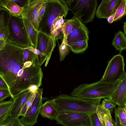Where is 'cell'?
<instances>
[{
	"label": "cell",
	"mask_w": 126,
	"mask_h": 126,
	"mask_svg": "<svg viewBox=\"0 0 126 126\" xmlns=\"http://www.w3.org/2000/svg\"><path fill=\"white\" fill-rule=\"evenodd\" d=\"M37 91L34 92L27 99L21 110L19 116H23L25 115L26 112L31 106L34 101L36 96Z\"/></svg>",
	"instance_id": "obj_27"
},
{
	"label": "cell",
	"mask_w": 126,
	"mask_h": 126,
	"mask_svg": "<svg viewBox=\"0 0 126 126\" xmlns=\"http://www.w3.org/2000/svg\"><path fill=\"white\" fill-rule=\"evenodd\" d=\"M62 25L58 27L51 34L50 36L55 38L56 41L60 39H61L63 37V34L62 29Z\"/></svg>",
	"instance_id": "obj_32"
},
{
	"label": "cell",
	"mask_w": 126,
	"mask_h": 126,
	"mask_svg": "<svg viewBox=\"0 0 126 126\" xmlns=\"http://www.w3.org/2000/svg\"><path fill=\"white\" fill-rule=\"evenodd\" d=\"M9 33V31L7 26L3 27L0 30V38H3L6 41Z\"/></svg>",
	"instance_id": "obj_36"
},
{
	"label": "cell",
	"mask_w": 126,
	"mask_h": 126,
	"mask_svg": "<svg viewBox=\"0 0 126 126\" xmlns=\"http://www.w3.org/2000/svg\"><path fill=\"white\" fill-rule=\"evenodd\" d=\"M112 45L117 50L122 52L126 48V35L121 31L115 33Z\"/></svg>",
	"instance_id": "obj_21"
},
{
	"label": "cell",
	"mask_w": 126,
	"mask_h": 126,
	"mask_svg": "<svg viewBox=\"0 0 126 126\" xmlns=\"http://www.w3.org/2000/svg\"><path fill=\"white\" fill-rule=\"evenodd\" d=\"M55 38L40 32H38L36 48L42 54V61H46V67L49 62L52 52L56 46Z\"/></svg>",
	"instance_id": "obj_10"
},
{
	"label": "cell",
	"mask_w": 126,
	"mask_h": 126,
	"mask_svg": "<svg viewBox=\"0 0 126 126\" xmlns=\"http://www.w3.org/2000/svg\"><path fill=\"white\" fill-rule=\"evenodd\" d=\"M11 95L8 90L0 89V101L9 97Z\"/></svg>",
	"instance_id": "obj_35"
},
{
	"label": "cell",
	"mask_w": 126,
	"mask_h": 126,
	"mask_svg": "<svg viewBox=\"0 0 126 126\" xmlns=\"http://www.w3.org/2000/svg\"><path fill=\"white\" fill-rule=\"evenodd\" d=\"M7 27L9 33L6 41V43L23 48L32 46L23 19L21 16L10 14Z\"/></svg>",
	"instance_id": "obj_5"
},
{
	"label": "cell",
	"mask_w": 126,
	"mask_h": 126,
	"mask_svg": "<svg viewBox=\"0 0 126 126\" xmlns=\"http://www.w3.org/2000/svg\"><path fill=\"white\" fill-rule=\"evenodd\" d=\"M126 22L125 21V22L124 23L123 28L124 29V33L126 35Z\"/></svg>",
	"instance_id": "obj_43"
},
{
	"label": "cell",
	"mask_w": 126,
	"mask_h": 126,
	"mask_svg": "<svg viewBox=\"0 0 126 126\" xmlns=\"http://www.w3.org/2000/svg\"><path fill=\"white\" fill-rule=\"evenodd\" d=\"M122 0H103L98 7L95 15L99 18L107 19L115 12Z\"/></svg>",
	"instance_id": "obj_14"
},
{
	"label": "cell",
	"mask_w": 126,
	"mask_h": 126,
	"mask_svg": "<svg viewBox=\"0 0 126 126\" xmlns=\"http://www.w3.org/2000/svg\"><path fill=\"white\" fill-rule=\"evenodd\" d=\"M55 120L57 123L63 126H91L90 117L83 113H59Z\"/></svg>",
	"instance_id": "obj_8"
},
{
	"label": "cell",
	"mask_w": 126,
	"mask_h": 126,
	"mask_svg": "<svg viewBox=\"0 0 126 126\" xmlns=\"http://www.w3.org/2000/svg\"><path fill=\"white\" fill-rule=\"evenodd\" d=\"M126 73L122 76L118 83L108 98L118 106L126 104Z\"/></svg>",
	"instance_id": "obj_13"
},
{
	"label": "cell",
	"mask_w": 126,
	"mask_h": 126,
	"mask_svg": "<svg viewBox=\"0 0 126 126\" xmlns=\"http://www.w3.org/2000/svg\"><path fill=\"white\" fill-rule=\"evenodd\" d=\"M73 27L67 37L68 44L79 40H89V32L87 28L76 16L74 15Z\"/></svg>",
	"instance_id": "obj_12"
},
{
	"label": "cell",
	"mask_w": 126,
	"mask_h": 126,
	"mask_svg": "<svg viewBox=\"0 0 126 126\" xmlns=\"http://www.w3.org/2000/svg\"><path fill=\"white\" fill-rule=\"evenodd\" d=\"M44 0H29L27 6L24 8L20 16L29 19L37 30L40 10Z\"/></svg>",
	"instance_id": "obj_11"
},
{
	"label": "cell",
	"mask_w": 126,
	"mask_h": 126,
	"mask_svg": "<svg viewBox=\"0 0 126 126\" xmlns=\"http://www.w3.org/2000/svg\"><path fill=\"white\" fill-rule=\"evenodd\" d=\"M69 10L82 23L92 22L95 13L97 0H64Z\"/></svg>",
	"instance_id": "obj_6"
},
{
	"label": "cell",
	"mask_w": 126,
	"mask_h": 126,
	"mask_svg": "<svg viewBox=\"0 0 126 126\" xmlns=\"http://www.w3.org/2000/svg\"><path fill=\"white\" fill-rule=\"evenodd\" d=\"M47 1L45 12L38 23L37 30L50 36L54 20L59 16L65 18L69 10L64 0H47Z\"/></svg>",
	"instance_id": "obj_4"
},
{
	"label": "cell",
	"mask_w": 126,
	"mask_h": 126,
	"mask_svg": "<svg viewBox=\"0 0 126 126\" xmlns=\"http://www.w3.org/2000/svg\"><path fill=\"white\" fill-rule=\"evenodd\" d=\"M47 4V0H44L40 10L39 12L38 17V23L40 20L44 15Z\"/></svg>",
	"instance_id": "obj_38"
},
{
	"label": "cell",
	"mask_w": 126,
	"mask_h": 126,
	"mask_svg": "<svg viewBox=\"0 0 126 126\" xmlns=\"http://www.w3.org/2000/svg\"><path fill=\"white\" fill-rule=\"evenodd\" d=\"M0 89L8 90L7 85L1 77H0Z\"/></svg>",
	"instance_id": "obj_39"
},
{
	"label": "cell",
	"mask_w": 126,
	"mask_h": 126,
	"mask_svg": "<svg viewBox=\"0 0 126 126\" xmlns=\"http://www.w3.org/2000/svg\"><path fill=\"white\" fill-rule=\"evenodd\" d=\"M43 90L42 89L39 88L37 90L36 96L32 105L25 115L20 119L22 123L26 126H33L37 122L38 117L42 104Z\"/></svg>",
	"instance_id": "obj_9"
},
{
	"label": "cell",
	"mask_w": 126,
	"mask_h": 126,
	"mask_svg": "<svg viewBox=\"0 0 126 126\" xmlns=\"http://www.w3.org/2000/svg\"><path fill=\"white\" fill-rule=\"evenodd\" d=\"M22 17L23 19L32 46L36 48L38 32L34 28L29 19L26 18Z\"/></svg>",
	"instance_id": "obj_19"
},
{
	"label": "cell",
	"mask_w": 126,
	"mask_h": 126,
	"mask_svg": "<svg viewBox=\"0 0 126 126\" xmlns=\"http://www.w3.org/2000/svg\"><path fill=\"white\" fill-rule=\"evenodd\" d=\"M88 40H79L68 44L70 49L75 54L82 53L84 52L88 47Z\"/></svg>",
	"instance_id": "obj_22"
},
{
	"label": "cell",
	"mask_w": 126,
	"mask_h": 126,
	"mask_svg": "<svg viewBox=\"0 0 126 126\" xmlns=\"http://www.w3.org/2000/svg\"><path fill=\"white\" fill-rule=\"evenodd\" d=\"M59 113L51 100H49L42 104L40 114L42 117L53 120L55 119Z\"/></svg>",
	"instance_id": "obj_16"
},
{
	"label": "cell",
	"mask_w": 126,
	"mask_h": 126,
	"mask_svg": "<svg viewBox=\"0 0 126 126\" xmlns=\"http://www.w3.org/2000/svg\"><path fill=\"white\" fill-rule=\"evenodd\" d=\"M36 57L37 55L25 48H24L23 59L24 62L30 61L33 64L37 63Z\"/></svg>",
	"instance_id": "obj_29"
},
{
	"label": "cell",
	"mask_w": 126,
	"mask_h": 126,
	"mask_svg": "<svg viewBox=\"0 0 126 126\" xmlns=\"http://www.w3.org/2000/svg\"><path fill=\"white\" fill-rule=\"evenodd\" d=\"M114 126H126V106H118L114 108Z\"/></svg>",
	"instance_id": "obj_17"
},
{
	"label": "cell",
	"mask_w": 126,
	"mask_h": 126,
	"mask_svg": "<svg viewBox=\"0 0 126 126\" xmlns=\"http://www.w3.org/2000/svg\"><path fill=\"white\" fill-rule=\"evenodd\" d=\"M90 118L91 126H102L96 113L93 114Z\"/></svg>",
	"instance_id": "obj_34"
},
{
	"label": "cell",
	"mask_w": 126,
	"mask_h": 126,
	"mask_svg": "<svg viewBox=\"0 0 126 126\" xmlns=\"http://www.w3.org/2000/svg\"><path fill=\"white\" fill-rule=\"evenodd\" d=\"M2 8L6 9L13 15L19 16L24 9L21 8L12 0H2Z\"/></svg>",
	"instance_id": "obj_20"
},
{
	"label": "cell",
	"mask_w": 126,
	"mask_h": 126,
	"mask_svg": "<svg viewBox=\"0 0 126 126\" xmlns=\"http://www.w3.org/2000/svg\"><path fill=\"white\" fill-rule=\"evenodd\" d=\"M20 7L24 9L28 4L29 0H12Z\"/></svg>",
	"instance_id": "obj_37"
},
{
	"label": "cell",
	"mask_w": 126,
	"mask_h": 126,
	"mask_svg": "<svg viewBox=\"0 0 126 126\" xmlns=\"http://www.w3.org/2000/svg\"><path fill=\"white\" fill-rule=\"evenodd\" d=\"M10 16V14L6 9L0 7V30L7 26Z\"/></svg>",
	"instance_id": "obj_24"
},
{
	"label": "cell",
	"mask_w": 126,
	"mask_h": 126,
	"mask_svg": "<svg viewBox=\"0 0 126 126\" xmlns=\"http://www.w3.org/2000/svg\"><path fill=\"white\" fill-rule=\"evenodd\" d=\"M13 103L11 98L8 100L0 102V125H2L10 117V112Z\"/></svg>",
	"instance_id": "obj_18"
},
{
	"label": "cell",
	"mask_w": 126,
	"mask_h": 126,
	"mask_svg": "<svg viewBox=\"0 0 126 126\" xmlns=\"http://www.w3.org/2000/svg\"><path fill=\"white\" fill-rule=\"evenodd\" d=\"M33 92L29 89L19 94L12 99L13 103L10 112V116L19 117L22 108Z\"/></svg>",
	"instance_id": "obj_15"
},
{
	"label": "cell",
	"mask_w": 126,
	"mask_h": 126,
	"mask_svg": "<svg viewBox=\"0 0 126 126\" xmlns=\"http://www.w3.org/2000/svg\"><path fill=\"white\" fill-rule=\"evenodd\" d=\"M24 48L8 43L0 50V75L12 99L23 92L18 74L24 68Z\"/></svg>",
	"instance_id": "obj_1"
},
{
	"label": "cell",
	"mask_w": 126,
	"mask_h": 126,
	"mask_svg": "<svg viewBox=\"0 0 126 126\" xmlns=\"http://www.w3.org/2000/svg\"><path fill=\"white\" fill-rule=\"evenodd\" d=\"M119 81L107 83L100 80L91 83L81 84L73 89L70 95L87 100L108 98Z\"/></svg>",
	"instance_id": "obj_3"
},
{
	"label": "cell",
	"mask_w": 126,
	"mask_h": 126,
	"mask_svg": "<svg viewBox=\"0 0 126 126\" xmlns=\"http://www.w3.org/2000/svg\"><path fill=\"white\" fill-rule=\"evenodd\" d=\"M19 117L10 116L1 126H23Z\"/></svg>",
	"instance_id": "obj_28"
},
{
	"label": "cell",
	"mask_w": 126,
	"mask_h": 126,
	"mask_svg": "<svg viewBox=\"0 0 126 126\" xmlns=\"http://www.w3.org/2000/svg\"><path fill=\"white\" fill-rule=\"evenodd\" d=\"M126 14V0H122L115 12L114 22L120 19Z\"/></svg>",
	"instance_id": "obj_26"
},
{
	"label": "cell",
	"mask_w": 126,
	"mask_h": 126,
	"mask_svg": "<svg viewBox=\"0 0 126 126\" xmlns=\"http://www.w3.org/2000/svg\"><path fill=\"white\" fill-rule=\"evenodd\" d=\"M125 66L123 56L121 54L114 56L109 62L104 75L100 81L107 83L119 81L123 76L126 73Z\"/></svg>",
	"instance_id": "obj_7"
},
{
	"label": "cell",
	"mask_w": 126,
	"mask_h": 126,
	"mask_svg": "<svg viewBox=\"0 0 126 126\" xmlns=\"http://www.w3.org/2000/svg\"><path fill=\"white\" fill-rule=\"evenodd\" d=\"M70 47L68 44L67 38L63 37L62 42L59 47L60 60H63L68 55L70 50Z\"/></svg>",
	"instance_id": "obj_23"
},
{
	"label": "cell",
	"mask_w": 126,
	"mask_h": 126,
	"mask_svg": "<svg viewBox=\"0 0 126 126\" xmlns=\"http://www.w3.org/2000/svg\"><path fill=\"white\" fill-rule=\"evenodd\" d=\"M1 125H0V126H1Z\"/></svg>",
	"instance_id": "obj_45"
},
{
	"label": "cell",
	"mask_w": 126,
	"mask_h": 126,
	"mask_svg": "<svg viewBox=\"0 0 126 126\" xmlns=\"http://www.w3.org/2000/svg\"><path fill=\"white\" fill-rule=\"evenodd\" d=\"M6 43V41L3 38H0V50L4 47Z\"/></svg>",
	"instance_id": "obj_41"
},
{
	"label": "cell",
	"mask_w": 126,
	"mask_h": 126,
	"mask_svg": "<svg viewBox=\"0 0 126 126\" xmlns=\"http://www.w3.org/2000/svg\"></svg>",
	"instance_id": "obj_46"
},
{
	"label": "cell",
	"mask_w": 126,
	"mask_h": 126,
	"mask_svg": "<svg viewBox=\"0 0 126 126\" xmlns=\"http://www.w3.org/2000/svg\"><path fill=\"white\" fill-rule=\"evenodd\" d=\"M63 17L62 16H59L54 20L52 25L51 33L58 27L62 26L64 24V21Z\"/></svg>",
	"instance_id": "obj_33"
},
{
	"label": "cell",
	"mask_w": 126,
	"mask_h": 126,
	"mask_svg": "<svg viewBox=\"0 0 126 126\" xmlns=\"http://www.w3.org/2000/svg\"><path fill=\"white\" fill-rule=\"evenodd\" d=\"M104 112L103 119L105 126H114L111 112L103 107Z\"/></svg>",
	"instance_id": "obj_30"
},
{
	"label": "cell",
	"mask_w": 126,
	"mask_h": 126,
	"mask_svg": "<svg viewBox=\"0 0 126 126\" xmlns=\"http://www.w3.org/2000/svg\"><path fill=\"white\" fill-rule=\"evenodd\" d=\"M59 113L71 112L85 114L91 117L95 113L101 99L87 100L61 94L51 100Z\"/></svg>",
	"instance_id": "obj_2"
},
{
	"label": "cell",
	"mask_w": 126,
	"mask_h": 126,
	"mask_svg": "<svg viewBox=\"0 0 126 126\" xmlns=\"http://www.w3.org/2000/svg\"><path fill=\"white\" fill-rule=\"evenodd\" d=\"M2 0H0V7H2Z\"/></svg>",
	"instance_id": "obj_44"
},
{
	"label": "cell",
	"mask_w": 126,
	"mask_h": 126,
	"mask_svg": "<svg viewBox=\"0 0 126 126\" xmlns=\"http://www.w3.org/2000/svg\"><path fill=\"white\" fill-rule=\"evenodd\" d=\"M101 104L104 108L109 110L110 112L113 111L116 105L107 98H103Z\"/></svg>",
	"instance_id": "obj_31"
},
{
	"label": "cell",
	"mask_w": 126,
	"mask_h": 126,
	"mask_svg": "<svg viewBox=\"0 0 126 126\" xmlns=\"http://www.w3.org/2000/svg\"><path fill=\"white\" fill-rule=\"evenodd\" d=\"M115 14V12L109 17L107 19V20L109 23L111 24L114 22Z\"/></svg>",
	"instance_id": "obj_40"
},
{
	"label": "cell",
	"mask_w": 126,
	"mask_h": 126,
	"mask_svg": "<svg viewBox=\"0 0 126 126\" xmlns=\"http://www.w3.org/2000/svg\"><path fill=\"white\" fill-rule=\"evenodd\" d=\"M33 64L30 61H27L24 63V64L23 67L24 68H26L30 67Z\"/></svg>",
	"instance_id": "obj_42"
},
{
	"label": "cell",
	"mask_w": 126,
	"mask_h": 126,
	"mask_svg": "<svg viewBox=\"0 0 126 126\" xmlns=\"http://www.w3.org/2000/svg\"><path fill=\"white\" fill-rule=\"evenodd\" d=\"M64 23L62 26V29L63 34V37L67 38V36L71 32L73 29L74 23V19L72 18L69 19L64 20Z\"/></svg>",
	"instance_id": "obj_25"
}]
</instances>
